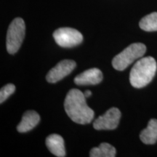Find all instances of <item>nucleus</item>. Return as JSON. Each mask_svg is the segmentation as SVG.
I'll return each mask as SVG.
<instances>
[{
  "label": "nucleus",
  "mask_w": 157,
  "mask_h": 157,
  "mask_svg": "<svg viewBox=\"0 0 157 157\" xmlns=\"http://www.w3.org/2000/svg\"><path fill=\"white\" fill-rule=\"evenodd\" d=\"M85 95L77 89L69 90L64 101V109L67 115L74 122L87 124L93 119V110L87 105Z\"/></svg>",
  "instance_id": "1"
},
{
  "label": "nucleus",
  "mask_w": 157,
  "mask_h": 157,
  "mask_svg": "<svg viewBox=\"0 0 157 157\" xmlns=\"http://www.w3.org/2000/svg\"><path fill=\"white\" fill-rule=\"evenodd\" d=\"M157 68L153 57H145L135 63L129 74V82L132 87L142 88L151 82Z\"/></svg>",
  "instance_id": "2"
},
{
  "label": "nucleus",
  "mask_w": 157,
  "mask_h": 157,
  "mask_svg": "<svg viewBox=\"0 0 157 157\" xmlns=\"http://www.w3.org/2000/svg\"><path fill=\"white\" fill-rule=\"evenodd\" d=\"M146 47L142 43H133L129 45L122 52L113 58L112 66L116 70L123 71L137 59L146 53Z\"/></svg>",
  "instance_id": "3"
},
{
  "label": "nucleus",
  "mask_w": 157,
  "mask_h": 157,
  "mask_svg": "<svg viewBox=\"0 0 157 157\" xmlns=\"http://www.w3.org/2000/svg\"><path fill=\"white\" fill-rule=\"evenodd\" d=\"M25 33L24 21L21 17H16L12 21L7 34L6 46L10 54L16 53L21 48Z\"/></svg>",
  "instance_id": "4"
},
{
  "label": "nucleus",
  "mask_w": 157,
  "mask_h": 157,
  "mask_svg": "<svg viewBox=\"0 0 157 157\" xmlns=\"http://www.w3.org/2000/svg\"><path fill=\"white\" fill-rule=\"evenodd\" d=\"M55 41L59 46L70 48L81 44L83 36L79 31L72 28H60L53 33Z\"/></svg>",
  "instance_id": "5"
},
{
  "label": "nucleus",
  "mask_w": 157,
  "mask_h": 157,
  "mask_svg": "<svg viewBox=\"0 0 157 157\" xmlns=\"http://www.w3.org/2000/svg\"><path fill=\"white\" fill-rule=\"evenodd\" d=\"M121 118V111L117 108L113 107L108 110L105 114L96 119L93 127L97 130H112L119 125Z\"/></svg>",
  "instance_id": "6"
},
{
  "label": "nucleus",
  "mask_w": 157,
  "mask_h": 157,
  "mask_svg": "<svg viewBox=\"0 0 157 157\" xmlns=\"http://www.w3.org/2000/svg\"><path fill=\"white\" fill-rule=\"evenodd\" d=\"M75 61L72 60H61L48 72L46 76V79L49 83H56L61 80L76 67Z\"/></svg>",
  "instance_id": "7"
},
{
  "label": "nucleus",
  "mask_w": 157,
  "mask_h": 157,
  "mask_svg": "<svg viewBox=\"0 0 157 157\" xmlns=\"http://www.w3.org/2000/svg\"><path fill=\"white\" fill-rule=\"evenodd\" d=\"M103 80V74L100 69L96 68H90L74 78V83L77 85H95L101 83Z\"/></svg>",
  "instance_id": "8"
},
{
  "label": "nucleus",
  "mask_w": 157,
  "mask_h": 157,
  "mask_svg": "<svg viewBox=\"0 0 157 157\" xmlns=\"http://www.w3.org/2000/svg\"><path fill=\"white\" fill-rule=\"evenodd\" d=\"M40 121V117L34 111H27L23 113L22 120L17 126V130L19 132H27L38 124Z\"/></svg>",
  "instance_id": "9"
},
{
  "label": "nucleus",
  "mask_w": 157,
  "mask_h": 157,
  "mask_svg": "<svg viewBox=\"0 0 157 157\" xmlns=\"http://www.w3.org/2000/svg\"><path fill=\"white\" fill-rule=\"evenodd\" d=\"M46 146L48 150L56 156L64 157L66 156V149L64 140L60 135L52 134L46 138Z\"/></svg>",
  "instance_id": "10"
},
{
  "label": "nucleus",
  "mask_w": 157,
  "mask_h": 157,
  "mask_svg": "<svg viewBox=\"0 0 157 157\" xmlns=\"http://www.w3.org/2000/svg\"><path fill=\"white\" fill-rule=\"evenodd\" d=\"M141 141L145 144L152 145L157 141V119H152L149 121L146 129L141 131L140 135Z\"/></svg>",
  "instance_id": "11"
},
{
  "label": "nucleus",
  "mask_w": 157,
  "mask_h": 157,
  "mask_svg": "<svg viewBox=\"0 0 157 157\" xmlns=\"http://www.w3.org/2000/svg\"><path fill=\"white\" fill-rule=\"evenodd\" d=\"M115 156L116 148L107 143H102L99 146L93 148L90 152V156L91 157H114Z\"/></svg>",
  "instance_id": "12"
},
{
  "label": "nucleus",
  "mask_w": 157,
  "mask_h": 157,
  "mask_svg": "<svg viewBox=\"0 0 157 157\" xmlns=\"http://www.w3.org/2000/svg\"><path fill=\"white\" fill-rule=\"evenodd\" d=\"M139 25L145 31H156L157 13H152L143 17L139 23Z\"/></svg>",
  "instance_id": "13"
},
{
  "label": "nucleus",
  "mask_w": 157,
  "mask_h": 157,
  "mask_svg": "<svg viewBox=\"0 0 157 157\" xmlns=\"http://www.w3.org/2000/svg\"><path fill=\"white\" fill-rule=\"evenodd\" d=\"M15 91V86L13 84H7L0 90V103H2Z\"/></svg>",
  "instance_id": "14"
},
{
  "label": "nucleus",
  "mask_w": 157,
  "mask_h": 157,
  "mask_svg": "<svg viewBox=\"0 0 157 157\" xmlns=\"http://www.w3.org/2000/svg\"><path fill=\"white\" fill-rule=\"evenodd\" d=\"M84 95H85V97L87 98V97H90V96L92 95V93L90 91V90H86V91L84 92Z\"/></svg>",
  "instance_id": "15"
}]
</instances>
